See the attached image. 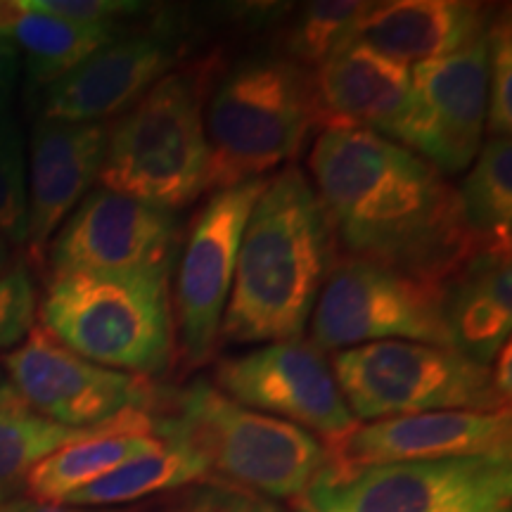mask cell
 Listing matches in <instances>:
<instances>
[{"instance_id": "obj_23", "label": "cell", "mask_w": 512, "mask_h": 512, "mask_svg": "<svg viewBox=\"0 0 512 512\" xmlns=\"http://www.w3.org/2000/svg\"><path fill=\"white\" fill-rule=\"evenodd\" d=\"M164 444L157 451L128 460L98 482L83 486L67 496L60 505L72 508H105V505L136 503L140 498L162 491H174L181 486L207 482L211 470L207 458L195 451L188 441L162 437Z\"/></svg>"}, {"instance_id": "obj_25", "label": "cell", "mask_w": 512, "mask_h": 512, "mask_svg": "<svg viewBox=\"0 0 512 512\" xmlns=\"http://www.w3.org/2000/svg\"><path fill=\"white\" fill-rule=\"evenodd\" d=\"M121 415L102 422V425L72 430V427L41 418L24 401L0 406V503H5L12 494L22 489L29 472L43 458L55 453L57 448L110 430L114 422L121 420Z\"/></svg>"}, {"instance_id": "obj_34", "label": "cell", "mask_w": 512, "mask_h": 512, "mask_svg": "<svg viewBox=\"0 0 512 512\" xmlns=\"http://www.w3.org/2000/svg\"><path fill=\"white\" fill-rule=\"evenodd\" d=\"M510 361H512V354H510V342H508L501 351H498V356L494 358V368H491V377H494L496 389H498V392H501L508 401H510V392H512V370H510Z\"/></svg>"}, {"instance_id": "obj_7", "label": "cell", "mask_w": 512, "mask_h": 512, "mask_svg": "<svg viewBox=\"0 0 512 512\" xmlns=\"http://www.w3.org/2000/svg\"><path fill=\"white\" fill-rule=\"evenodd\" d=\"M332 373L356 420L432 411H510L491 366L453 349L418 342H373L337 351Z\"/></svg>"}, {"instance_id": "obj_31", "label": "cell", "mask_w": 512, "mask_h": 512, "mask_svg": "<svg viewBox=\"0 0 512 512\" xmlns=\"http://www.w3.org/2000/svg\"><path fill=\"white\" fill-rule=\"evenodd\" d=\"M15 5L76 24H119L117 19L143 12V5L128 0H15Z\"/></svg>"}, {"instance_id": "obj_24", "label": "cell", "mask_w": 512, "mask_h": 512, "mask_svg": "<svg viewBox=\"0 0 512 512\" xmlns=\"http://www.w3.org/2000/svg\"><path fill=\"white\" fill-rule=\"evenodd\" d=\"M458 192L460 216L479 249H508L512 238V143L486 140Z\"/></svg>"}, {"instance_id": "obj_3", "label": "cell", "mask_w": 512, "mask_h": 512, "mask_svg": "<svg viewBox=\"0 0 512 512\" xmlns=\"http://www.w3.org/2000/svg\"><path fill=\"white\" fill-rule=\"evenodd\" d=\"M41 328L102 368L164 375L174 358L169 273L50 275Z\"/></svg>"}, {"instance_id": "obj_21", "label": "cell", "mask_w": 512, "mask_h": 512, "mask_svg": "<svg viewBox=\"0 0 512 512\" xmlns=\"http://www.w3.org/2000/svg\"><path fill=\"white\" fill-rule=\"evenodd\" d=\"M162 444L164 439L155 434V418L150 413L131 411L121 415L110 430L57 448L43 458L29 472L24 491L29 501L60 505L74 491L98 482L128 460L157 451Z\"/></svg>"}, {"instance_id": "obj_37", "label": "cell", "mask_w": 512, "mask_h": 512, "mask_svg": "<svg viewBox=\"0 0 512 512\" xmlns=\"http://www.w3.org/2000/svg\"><path fill=\"white\" fill-rule=\"evenodd\" d=\"M453 512H510V501L475 503V505H465V508L453 510Z\"/></svg>"}, {"instance_id": "obj_19", "label": "cell", "mask_w": 512, "mask_h": 512, "mask_svg": "<svg viewBox=\"0 0 512 512\" xmlns=\"http://www.w3.org/2000/svg\"><path fill=\"white\" fill-rule=\"evenodd\" d=\"M486 31V8L479 3L392 0L370 5L354 41L366 43L389 60L415 67L458 53Z\"/></svg>"}, {"instance_id": "obj_16", "label": "cell", "mask_w": 512, "mask_h": 512, "mask_svg": "<svg viewBox=\"0 0 512 512\" xmlns=\"http://www.w3.org/2000/svg\"><path fill=\"white\" fill-rule=\"evenodd\" d=\"M174 62L176 48L164 36H119L46 86L41 119L105 124L131 110L157 81L171 74Z\"/></svg>"}, {"instance_id": "obj_1", "label": "cell", "mask_w": 512, "mask_h": 512, "mask_svg": "<svg viewBox=\"0 0 512 512\" xmlns=\"http://www.w3.org/2000/svg\"><path fill=\"white\" fill-rule=\"evenodd\" d=\"M313 190L344 259L444 285L482 252L458 192L413 150L361 128H325L311 150Z\"/></svg>"}, {"instance_id": "obj_20", "label": "cell", "mask_w": 512, "mask_h": 512, "mask_svg": "<svg viewBox=\"0 0 512 512\" xmlns=\"http://www.w3.org/2000/svg\"><path fill=\"white\" fill-rule=\"evenodd\" d=\"M444 316L453 349L491 366L512 330V264L508 249H482L444 283Z\"/></svg>"}, {"instance_id": "obj_18", "label": "cell", "mask_w": 512, "mask_h": 512, "mask_svg": "<svg viewBox=\"0 0 512 512\" xmlns=\"http://www.w3.org/2000/svg\"><path fill=\"white\" fill-rule=\"evenodd\" d=\"M316 126L361 128L396 140L411 102V67L349 41L311 74Z\"/></svg>"}, {"instance_id": "obj_22", "label": "cell", "mask_w": 512, "mask_h": 512, "mask_svg": "<svg viewBox=\"0 0 512 512\" xmlns=\"http://www.w3.org/2000/svg\"><path fill=\"white\" fill-rule=\"evenodd\" d=\"M24 53V67L34 86H50L74 67L110 46L121 36L119 24H76L41 12L19 10L12 0V15L3 34Z\"/></svg>"}, {"instance_id": "obj_6", "label": "cell", "mask_w": 512, "mask_h": 512, "mask_svg": "<svg viewBox=\"0 0 512 512\" xmlns=\"http://www.w3.org/2000/svg\"><path fill=\"white\" fill-rule=\"evenodd\" d=\"M209 147L200 91L181 72L166 74L107 128L100 188L176 211L207 190Z\"/></svg>"}, {"instance_id": "obj_10", "label": "cell", "mask_w": 512, "mask_h": 512, "mask_svg": "<svg viewBox=\"0 0 512 512\" xmlns=\"http://www.w3.org/2000/svg\"><path fill=\"white\" fill-rule=\"evenodd\" d=\"M268 178L216 190L195 216L176 275V332L185 368H202L219 344L242 233Z\"/></svg>"}, {"instance_id": "obj_12", "label": "cell", "mask_w": 512, "mask_h": 512, "mask_svg": "<svg viewBox=\"0 0 512 512\" xmlns=\"http://www.w3.org/2000/svg\"><path fill=\"white\" fill-rule=\"evenodd\" d=\"M0 366L31 411L72 430L102 425L128 411L150 413L159 399L150 380L76 356L41 325L0 358Z\"/></svg>"}, {"instance_id": "obj_36", "label": "cell", "mask_w": 512, "mask_h": 512, "mask_svg": "<svg viewBox=\"0 0 512 512\" xmlns=\"http://www.w3.org/2000/svg\"><path fill=\"white\" fill-rule=\"evenodd\" d=\"M19 401L22 399H19L17 389L12 387L8 373H5V368L0 366V406H8V403H19Z\"/></svg>"}, {"instance_id": "obj_29", "label": "cell", "mask_w": 512, "mask_h": 512, "mask_svg": "<svg viewBox=\"0 0 512 512\" xmlns=\"http://www.w3.org/2000/svg\"><path fill=\"white\" fill-rule=\"evenodd\" d=\"M36 290L34 280L22 264L0 278V349L17 347L34 330Z\"/></svg>"}, {"instance_id": "obj_4", "label": "cell", "mask_w": 512, "mask_h": 512, "mask_svg": "<svg viewBox=\"0 0 512 512\" xmlns=\"http://www.w3.org/2000/svg\"><path fill=\"white\" fill-rule=\"evenodd\" d=\"M316 126L311 72L287 57L235 64L207 102V190H226L299 155Z\"/></svg>"}, {"instance_id": "obj_32", "label": "cell", "mask_w": 512, "mask_h": 512, "mask_svg": "<svg viewBox=\"0 0 512 512\" xmlns=\"http://www.w3.org/2000/svg\"><path fill=\"white\" fill-rule=\"evenodd\" d=\"M19 72V53L5 36H0V107H10V95Z\"/></svg>"}, {"instance_id": "obj_28", "label": "cell", "mask_w": 512, "mask_h": 512, "mask_svg": "<svg viewBox=\"0 0 512 512\" xmlns=\"http://www.w3.org/2000/svg\"><path fill=\"white\" fill-rule=\"evenodd\" d=\"M489 102L486 131L491 138H510L512 131V41L510 24L489 29Z\"/></svg>"}, {"instance_id": "obj_26", "label": "cell", "mask_w": 512, "mask_h": 512, "mask_svg": "<svg viewBox=\"0 0 512 512\" xmlns=\"http://www.w3.org/2000/svg\"><path fill=\"white\" fill-rule=\"evenodd\" d=\"M373 3L358 0H325L313 3L294 24L290 43L292 62L302 67H318L328 57L356 38V29Z\"/></svg>"}, {"instance_id": "obj_35", "label": "cell", "mask_w": 512, "mask_h": 512, "mask_svg": "<svg viewBox=\"0 0 512 512\" xmlns=\"http://www.w3.org/2000/svg\"><path fill=\"white\" fill-rule=\"evenodd\" d=\"M22 264H24V259H22V254H19V247L12 240L5 238L3 233H0V278L12 273Z\"/></svg>"}, {"instance_id": "obj_38", "label": "cell", "mask_w": 512, "mask_h": 512, "mask_svg": "<svg viewBox=\"0 0 512 512\" xmlns=\"http://www.w3.org/2000/svg\"><path fill=\"white\" fill-rule=\"evenodd\" d=\"M12 15V3H0V34H3V27L8 24Z\"/></svg>"}, {"instance_id": "obj_14", "label": "cell", "mask_w": 512, "mask_h": 512, "mask_svg": "<svg viewBox=\"0 0 512 512\" xmlns=\"http://www.w3.org/2000/svg\"><path fill=\"white\" fill-rule=\"evenodd\" d=\"M176 240L174 211L98 188L76 204L48 245L50 275L169 273Z\"/></svg>"}, {"instance_id": "obj_9", "label": "cell", "mask_w": 512, "mask_h": 512, "mask_svg": "<svg viewBox=\"0 0 512 512\" xmlns=\"http://www.w3.org/2000/svg\"><path fill=\"white\" fill-rule=\"evenodd\" d=\"M510 458H451L373 465L351 475L320 470L299 512H453L510 501Z\"/></svg>"}, {"instance_id": "obj_5", "label": "cell", "mask_w": 512, "mask_h": 512, "mask_svg": "<svg viewBox=\"0 0 512 512\" xmlns=\"http://www.w3.org/2000/svg\"><path fill=\"white\" fill-rule=\"evenodd\" d=\"M155 434L188 441L219 482L264 498H304L328 460L311 432L240 406L207 380L178 394L176 413L155 420Z\"/></svg>"}, {"instance_id": "obj_11", "label": "cell", "mask_w": 512, "mask_h": 512, "mask_svg": "<svg viewBox=\"0 0 512 512\" xmlns=\"http://www.w3.org/2000/svg\"><path fill=\"white\" fill-rule=\"evenodd\" d=\"M214 377L216 389L228 399L316 432L328 446L358 425L330 361L306 339L261 344L247 354L221 358Z\"/></svg>"}, {"instance_id": "obj_27", "label": "cell", "mask_w": 512, "mask_h": 512, "mask_svg": "<svg viewBox=\"0 0 512 512\" xmlns=\"http://www.w3.org/2000/svg\"><path fill=\"white\" fill-rule=\"evenodd\" d=\"M0 233L17 247L27 242V162L10 107H0Z\"/></svg>"}, {"instance_id": "obj_8", "label": "cell", "mask_w": 512, "mask_h": 512, "mask_svg": "<svg viewBox=\"0 0 512 512\" xmlns=\"http://www.w3.org/2000/svg\"><path fill=\"white\" fill-rule=\"evenodd\" d=\"M311 342L320 351L373 342L453 349L444 316V285L370 261L339 259L313 306Z\"/></svg>"}, {"instance_id": "obj_30", "label": "cell", "mask_w": 512, "mask_h": 512, "mask_svg": "<svg viewBox=\"0 0 512 512\" xmlns=\"http://www.w3.org/2000/svg\"><path fill=\"white\" fill-rule=\"evenodd\" d=\"M166 512H285L268 498L240 486L207 479Z\"/></svg>"}, {"instance_id": "obj_33", "label": "cell", "mask_w": 512, "mask_h": 512, "mask_svg": "<svg viewBox=\"0 0 512 512\" xmlns=\"http://www.w3.org/2000/svg\"><path fill=\"white\" fill-rule=\"evenodd\" d=\"M0 512H140V510H86L72 508V505H53V503H36V501H5L0 503Z\"/></svg>"}, {"instance_id": "obj_2", "label": "cell", "mask_w": 512, "mask_h": 512, "mask_svg": "<svg viewBox=\"0 0 512 512\" xmlns=\"http://www.w3.org/2000/svg\"><path fill=\"white\" fill-rule=\"evenodd\" d=\"M335 254L316 190L297 164L266 183L242 233L223 344L302 339Z\"/></svg>"}, {"instance_id": "obj_13", "label": "cell", "mask_w": 512, "mask_h": 512, "mask_svg": "<svg viewBox=\"0 0 512 512\" xmlns=\"http://www.w3.org/2000/svg\"><path fill=\"white\" fill-rule=\"evenodd\" d=\"M489 31L458 53L411 69V102L399 143L441 174L470 169L484 145L489 102Z\"/></svg>"}, {"instance_id": "obj_15", "label": "cell", "mask_w": 512, "mask_h": 512, "mask_svg": "<svg viewBox=\"0 0 512 512\" xmlns=\"http://www.w3.org/2000/svg\"><path fill=\"white\" fill-rule=\"evenodd\" d=\"M510 411H432L370 420L325 446L328 475H351L373 465L451 458H510Z\"/></svg>"}, {"instance_id": "obj_17", "label": "cell", "mask_w": 512, "mask_h": 512, "mask_svg": "<svg viewBox=\"0 0 512 512\" xmlns=\"http://www.w3.org/2000/svg\"><path fill=\"white\" fill-rule=\"evenodd\" d=\"M110 124L38 119L31 133L27 176L29 259L41 266L48 245L91 185L98 181Z\"/></svg>"}]
</instances>
